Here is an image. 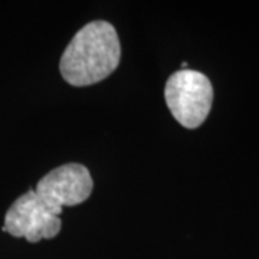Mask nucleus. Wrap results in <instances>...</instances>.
<instances>
[{
  "mask_svg": "<svg viewBox=\"0 0 259 259\" xmlns=\"http://www.w3.org/2000/svg\"><path fill=\"white\" fill-rule=\"evenodd\" d=\"M94 182L90 170L78 163H68L56 167L37 182V197L62 213L64 206H76L85 202L93 193Z\"/></svg>",
  "mask_w": 259,
  "mask_h": 259,
  "instance_id": "nucleus-4",
  "label": "nucleus"
},
{
  "mask_svg": "<svg viewBox=\"0 0 259 259\" xmlns=\"http://www.w3.org/2000/svg\"><path fill=\"white\" fill-rule=\"evenodd\" d=\"M164 98L179 124L186 128H197L207 118L212 108V82L199 71L180 69L167 79Z\"/></svg>",
  "mask_w": 259,
  "mask_h": 259,
  "instance_id": "nucleus-2",
  "label": "nucleus"
},
{
  "mask_svg": "<svg viewBox=\"0 0 259 259\" xmlns=\"http://www.w3.org/2000/svg\"><path fill=\"white\" fill-rule=\"evenodd\" d=\"M121 44L117 30L107 20H94L72 37L62 54L59 71L74 87H88L105 79L117 69Z\"/></svg>",
  "mask_w": 259,
  "mask_h": 259,
  "instance_id": "nucleus-1",
  "label": "nucleus"
},
{
  "mask_svg": "<svg viewBox=\"0 0 259 259\" xmlns=\"http://www.w3.org/2000/svg\"><path fill=\"white\" fill-rule=\"evenodd\" d=\"M59 214L44 203L35 190H28L12 203L2 231L15 238H25L30 243L54 239L62 228Z\"/></svg>",
  "mask_w": 259,
  "mask_h": 259,
  "instance_id": "nucleus-3",
  "label": "nucleus"
}]
</instances>
